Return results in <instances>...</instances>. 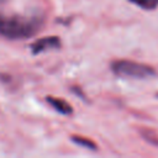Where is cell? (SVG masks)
<instances>
[{"label": "cell", "mask_w": 158, "mask_h": 158, "mask_svg": "<svg viewBox=\"0 0 158 158\" xmlns=\"http://www.w3.org/2000/svg\"><path fill=\"white\" fill-rule=\"evenodd\" d=\"M72 141H73L75 144L81 146V147L88 148V149H91V151H96V148H98L96 143H95L93 139H90V138H88V137H84V136L73 135V136H72Z\"/></svg>", "instance_id": "5"}, {"label": "cell", "mask_w": 158, "mask_h": 158, "mask_svg": "<svg viewBox=\"0 0 158 158\" xmlns=\"http://www.w3.org/2000/svg\"><path fill=\"white\" fill-rule=\"evenodd\" d=\"M62 46L60 43V38L57 36H47V37H42L37 41H35L33 43H31V51L33 54H38L49 49H57Z\"/></svg>", "instance_id": "3"}, {"label": "cell", "mask_w": 158, "mask_h": 158, "mask_svg": "<svg viewBox=\"0 0 158 158\" xmlns=\"http://www.w3.org/2000/svg\"><path fill=\"white\" fill-rule=\"evenodd\" d=\"M110 68L112 73L120 78L147 79L156 75V70L152 65L130 59H116L111 62Z\"/></svg>", "instance_id": "2"}, {"label": "cell", "mask_w": 158, "mask_h": 158, "mask_svg": "<svg viewBox=\"0 0 158 158\" xmlns=\"http://www.w3.org/2000/svg\"><path fill=\"white\" fill-rule=\"evenodd\" d=\"M157 98H158V94H157Z\"/></svg>", "instance_id": "8"}, {"label": "cell", "mask_w": 158, "mask_h": 158, "mask_svg": "<svg viewBox=\"0 0 158 158\" xmlns=\"http://www.w3.org/2000/svg\"><path fill=\"white\" fill-rule=\"evenodd\" d=\"M128 1L147 11H152L158 7V0H128Z\"/></svg>", "instance_id": "6"}, {"label": "cell", "mask_w": 158, "mask_h": 158, "mask_svg": "<svg viewBox=\"0 0 158 158\" xmlns=\"http://www.w3.org/2000/svg\"><path fill=\"white\" fill-rule=\"evenodd\" d=\"M9 2L10 0H0V36L22 40L36 35L42 26V19L36 15L15 12Z\"/></svg>", "instance_id": "1"}, {"label": "cell", "mask_w": 158, "mask_h": 158, "mask_svg": "<svg viewBox=\"0 0 158 158\" xmlns=\"http://www.w3.org/2000/svg\"><path fill=\"white\" fill-rule=\"evenodd\" d=\"M46 100H47V102H48L56 111H58V112L62 114V115H70V114L73 112L72 105H70L68 101H65L64 99H62V98L47 96Z\"/></svg>", "instance_id": "4"}, {"label": "cell", "mask_w": 158, "mask_h": 158, "mask_svg": "<svg viewBox=\"0 0 158 158\" xmlns=\"http://www.w3.org/2000/svg\"><path fill=\"white\" fill-rule=\"evenodd\" d=\"M139 132L146 142H148L149 144H153V146H158V133L157 132H154L151 128H142Z\"/></svg>", "instance_id": "7"}]
</instances>
